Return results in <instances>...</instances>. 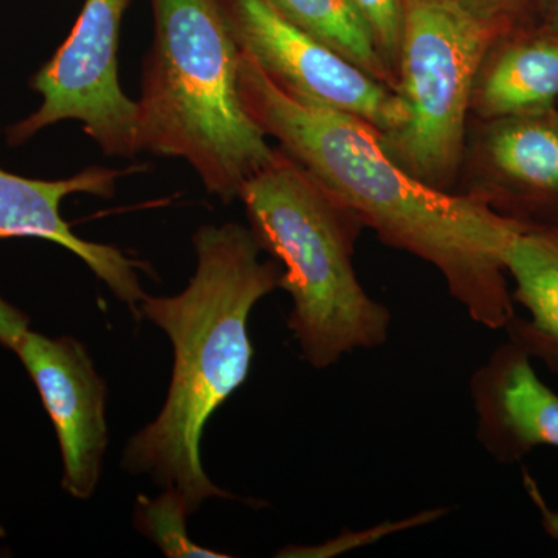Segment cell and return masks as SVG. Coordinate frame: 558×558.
<instances>
[{
	"label": "cell",
	"mask_w": 558,
	"mask_h": 558,
	"mask_svg": "<svg viewBox=\"0 0 558 558\" xmlns=\"http://www.w3.org/2000/svg\"><path fill=\"white\" fill-rule=\"evenodd\" d=\"M197 266L185 290L148 296L140 311L170 337L174 366L167 402L156 421L128 444L123 468L174 488L190 515L205 499L231 498L201 461V440L215 411L247 380L253 307L279 288L277 260H260L252 230L241 223L204 226L193 238Z\"/></svg>",
	"instance_id": "cell-2"
},
{
	"label": "cell",
	"mask_w": 558,
	"mask_h": 558,
	"mask_svg": "<svg viewBox=\"0 0 558 558\" xmlns=\"http://www.w3.org/2000/svg\"><path fill=\"white\" fill-rule=\"evenodd\" d=\"M190 512L185 499L174 488H165L157 498H140L135 526L159 546L168 558H227V554L196 545L186 532Z\"/></svg>",
	"instance_id": "cell-15"
},
{
	"label": "cell",
	"mask_w": 558,
	"mask_h": 558,
	"mask_svg": "<svg viewBox=\"0 0 558 558\" xmlns=\"http://www.w3.org/2000/svg\"><path fill=\"white\" fill-rule=\"evenodd\" d=\"M545 16L550 36L558 40V0H546Z\"/></svg>",
	"instance_id": "cell-20"
},
{
	"label": "cell",
	"mask_w": 558,
	"mask_h": 558,
	"mask_svg": "<svg viewBox=\"0 0 558 558\" xmlns=\"http://www.w3.org/2000/svg\"><path fill=\"white\" fill-rule=\"evenodd\" d=\"M438 2L464 11L476 20L499 25L502 14L519 0H438Z\"/></svg>",
	"instance_id": "cell-17"
},
{
	"label": "cell",
	"mask_w": 558,
	"mask_h": 558,
	"mask_svg": "<svg viewBox=\"0 0 558 558\" xmlns=\"http://www.w3.org/2000/svg\"><path fill=\"white\" fill-rule=\"evenodd\" d=\"M506 271L515 286L513 301L527 312L506 326L509 340L558 374V226L521 229L506 255Z\"/></svg>",
	"instance_id": "cell-11"
},
{
	"label": "cell",
	"mask_w": 558,
	"mask_h": 558,
	"mask_svg": "<svg viewBox=\"0 0 558 558\" xmlns=\"http://www.w3.org/2000/svg\"><path fill=\"white\" fill-rule=\"evenodd\" d=\"M238 44L290 97L339 110L379 135L407 119L399 92L311 38L271 9L267 0H227Z\"/></svg>",
	"instance_id": "cell-7"
},
{
	"label": "cell",
	"mask_w": 558,
	"mask_h": 558,
	"mask_svg": "<svg viewBox=\"0 0 558 558\" xmlns=\"http://www.w3.org/2000/svg\"><path fill=\"white\" fill-rule=\"evenodd\" d=\"M351 2L368 25L371 36L385 64L398 76L407 0H351Z\"/></svg>",
	"instance_id": "cell-16"
},
{
	"label": "cell",
	"mask_w": 558,
	"mask_h": 558,
	"mask_svg": "<svg viewBox=\"0 0 558 558\" xmlns=\"http://www.w3.org/2000/svg\"><path fill=\"white\" fill-rule=\"evenodd\" d=\"M240 90L250 116L332 199L391 247L442 275L476 325L505 329L515 317L506 255L524 223L480 196L413 178L362 120L290 97L241 49Z\"/></svg>",
	"instance_id": "cell-1"
},
{
	"label": "cell",
	"mask_w": 558,
	"mask_h": 558,
	"mask_svg": "<svg viewBox=\"0 0 558 558\" xmlns=\"http://www.w3.org/2000/svg\"><path fill=\"white\" fill-rule=\"evenodd\" d=\"M487 153L501 174L532 191L558 196V119L548 110L497 120Z\"/></svg>",
	"instance_id": "cell-13"
},
{
	"label": "cell",
	"mask_w": 558,
	"mask_h": 558,
	"mask_svg": "<svg viewBox=\"0 0 558 558\" xmlns=\"http://www.w3.org/2000/svg\"><path fill=\"white\" fill-rule=\"evenodd\" d=\"M57 429L62 488L87 499L97 490L108 449L106 384L87 349L70 337L49 339L31 329L14 344Z\"/></svg>",
	"instance_id": "cell-8"
},
{
	"label": "cell",
	"mask_w": 558,
	"mask_h": 558,
	"mask_svg": "<svg viewBox=\"0 0 558 558\" xmlns=\"http://www.w3.org/2000/svg\"><path fill=\"white\" fill-rule=\"evenodd\" d=\"M558 98V40L509 47L481 70L472 106L487 119L548 110Z\"/></svg>",
	"instance_id": "cell-12"
},
{
	"label": "cell",
	"mask_w": 558,
	"mask_h": 558,
	"mask_svg": "<svg viewBox=\"0 0 558 558\" xmlns=\"http://www.w3.org/2000/svg\"><path fill=\"white\" fill-rule=\"evenodd\" d=\"M523 484L524 490L527 492L529 498L534 502L535 508L538 509L539 517H542V524L545 531L548 532L550 538L557 542L558 545V510L550 509L543 498L542 490H539L537 481L532 478L531 473L523 469Z\"/></svg>",
	"instance_id": "cell-19"
},
{
	"label": "cell",
	"mask_w": 558,
	"mask_h": 558,
	"mask_svg": "<svg viewBox=\"0 0 558 558\" xmlns=\"http://www.w3.org/2000/svg\"><path fill=\"white\" fill-rule=\"evenodd\" d=\"M120 178L121 171L105 167H89L60 180L28 179L0 168V240L38 238L68 248L117 299L137 307L146 296L138 279L142 264L112 245L76 236L61 215L62 201L72 194L109 199Z\"/></svg>",
	"instance_id": "cell-9"
},
{
	"label": "cell",
	"mask_w": 558,
	"mask_h": 558,
	"mask_svg": "<svg viewBox=\"0 0 558 558\" xmlns=\"http://www.w3.org/2000/svg\"><path fill=\"white\" fill-rule=\"evenodd\" d=\"M250 230L282 266L290 332L315 369L387 343L391 312L359 281L352 256L363 226L281 149L242 185Z\"/></svg>",
	"instance_id": "cell-4"
},
{
	"label": "cell",
	"mask_w": 558,
	"mask_h": 558,
	"mask_svg": "<svg viewBox=\"0 0 558 558\" xmlns=\"http://www.w3.org/2000/svg\"><path fill=\"white\" fill-rule=\"evenodd\" d=\"M267 3L301 32L398 90V76L385 64L368 25L351 0H267Z\"/></svg>",
	"instance_id": "cell-14"
},
{
	"label": "cell",
	"mask_w": 558,
	"mask_h": 558,
	"mask_svg": "<svg viewBox=\"0 0 558 558\" xmlns=\"http://www.w3.org/2000/svg\"><path fill=\"white\" fill-rule=\"evenodd\" d=\"M470 396L476 436L499 464H519L538 447L558 449V395L515 341L499 344L472 374Z\"/></svg>",
	"instance_id": "cell-10"
},
{
	"label": "cell",
	"mask_w": 558,
	"mask_h": 558,
	"mask_svg": "<svg viewBox=\"0 0 558 558\" xmlns=\"http://www.w3.org/2000/svg\"><path fill=\"white\" fill-rule=\"evenodd\" d=\"M154 43L137 100V148L189 161L230 204L277 156L240 90L227 0H150Z\"/></svg>",
	"instance_id": "cell-3"
},
{
	"label": "cell",
	"mask_w": 558,
	"mask_h": 558,
	"mask_svg": "<svg viewBox=\"0 0 558 558\" xmlns=\"http://www.w3.org/2000/svg\"><path fill=\"white\" fill-rule=\"evenodd\" d=\"M27 330L28 318L5 300L0 299V343L13 349Z\"/></svg>",
	"instance_id": "cell-18"
},
{
	"label": "cell",
	"mask_w": 558,
	"mask_h": 558,
	"mask_svg": "<svg viewBox=\"0 0 558 558\" xmlns=\"http://www.w3.org/2000/svg\"><path fill=\"white\" fill-rule=\"evenodd\" d=\"M132 0H86L68 39L33 75L43 102L7 128V143L24 145L40 131L75 120L108 157H132L137 148V101L120 86L119 43Z\"/></svg>",
	"instance_id": "cell-6"
},
{
	"label": "cell",
	"mask_w": 558,
	"mask_h": 558,
	"mask_svg": "<svg viewBox=\"0 0 558 558\" xmlns=\"http://www.w3.org/2000/svg\"><path fill=\"white\" fill-rule=\"evenodd\" d=\"M498 25L438 0H407L398 92L407 119L379 135L413 178L446 190L457 178L469 110Z\"/></svg>",
	"instance_id": "cell-5"
}]
</instances>
